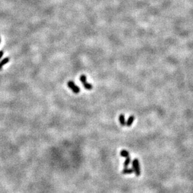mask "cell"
<instances>
[{
	"label": "cell",
	"instance_id": "1",
	"mask_svg": "<svg viewBox=\"0 0 193 193\" xmlns=\"http://www.w3.org/2000/svg\"><path fill=\"white\" fill-rule=\"evenodd\" d=\"M132 169L135 173L136 176H140L141 175V169H140V164L139 160L137 158H135L132 162Z\"/></svg>",
	"mask_w": 193,
	"mask_h": 193
},
{
	"label": "cell",
	"instance_id": "2",
	"mask_svg": "<svg viewBox=\"0 0 193 193\" xmlns=\"http://www.w3.org/2000/svg\"><path fill=\"white\" fill-rule=\"evenodd\" d=\"M86 76L85 75H81L79 77V79L81 82H82V85L87 90H91L93 89V86L91 84L88 83L87 82V79H86Z\"/></svg>",
	"mask_w": 193,
	"mask_h": 193
},
{
	"label": "cell",
	"instance_id": "3",
	"mask_svg": "<svg viewBox=\"0 0 193 193\" xmlns=\"http://www.w3.org/2000/svg\"><path fill=\"white\" fill-rule=\"evenodd\" d=\"M67 85H68V87L73 91V93H74L75 94H77V93H79L80 92V88L75 85V83H74L73 81H68Z\"/></svg>",
	"mask_w": 193,
	"mask_h": 193
},
{
	"label": "cell",
	"instance_id": "4",
	"mask_svg": "<svg viewBox=\"0 0 193 193\" xmlns=\"http://www.w3.org/2000/svg\"><path fill=\"white\" fill-rule=\"evenodd\" d=\"M119 121L121 125L122 126H126V119H125V116H124L123 114H121V115H119Z\"/></svg>",
	"mask_w": 193,
	"mask_h": 193
},
{
	"label": "cell",
	"instance_id": "5",
	"mask_svg": "<svg viewBox=\"0 0 193 193\" xmlns=\"http://www.w3.org/2000/svg\"><path fill=\"white\" fill-rule=\"evenodd\" d=\"M134 173V170L132 168H124L123 171H122V173L123 174H131Z\"/></svg>",
	"mask_w": 193,
	"mask_h": 193
},
{
	"label": "cell",
	"instance_id": "6",
	"mask_svg": "<svg viewBox=\"0 0 193 193\" xmlns=\"http://www.w3.org/2000/svg\"><path fill=\"white\" fill-rule=\"evenodd\" d=\"M135 118L134 116H129L128 120L126 121V126L128 127H130L131 125H132V123H133L134 120Z\"/></svg>",
	"mask_w": 193,
	"mask_h": 193
},
{
	"label": "cell",
	"instance_id": "7",
	"mask_svg": "<svg viewBox=\"0 0 193 193\" xmlns=\"http://www.w3.org/2000/svg\"><path fill=\"white\" fill-rule=\"evenodd\" d=\"M120 155L121 156H122V157H129V153L128 151L125 150V149H123V150H121L120 152Z\"/></svg>",
	"mask_w": 193,
	"mask_h": 193
},
{
	"label": "cell",
	"instance_id": "8",
	"mask_svg": "<svg viewBox=\"0 0 193 193\" xmlns=\"http://www.w3.org/2000/svg\"><path fill=\"white\" fill-rule=\"evenodd\" d=\"M131 157L130 156H129V157H126V160L124 161V164H123V166H124V168H128V166L129 165V164L131 163Z\"/></svg>",
	"mask_w": 193,
	"mask_h": 193
},
{
	"label": "cell",
	"instance_id": "9",
	"mask_svg": "<svg viewBox=\"0 0 193 193\" xmlns=\"http://www.w3.org/2000/svg\"><path fill=\"white\" fill-rule=\"evenodd\" d=\"M10 59L9 58H8V57L5 58V59H3V60L2 61L0 62V64H1V66H4V65H5L6 64H7L10 61Z\"/></svg>",
	"mask_w": 193,
	"mask_h": 193
},
{
	"label": "cell",
	"instance_id": "10",
	"mask_svg": "<svg viewBox=\"0 0 193 193\" xmlns=\"http://www.w3.org/2000/svg\"><path fill=\"white\" fill-rule=\"evenodd\" d=\"M3 55V51H0V59L2 58Z\"/></svg>",
	"mask_w": 193,
	"mask_h": 193
},
{
	"label": "cell",
	"instance_id": "11",
	"mask_svg": "<svg viewBox=\"0 0 193 193\" xmlns=\"http://www.w3.org/2000/svg\"><path fill=\"white\" fill-rule=\"evenodd\" d=\"M2 67H3V66H1V64H0V71L2 70Z\"/></svg>",
	"mask_w": 193,
	"mask_h": 193
},
{
	"label": "cell",
	"instance_id": "12",
	"mask_svg": "<svg viewBox=\"0 0 193 193\" xmlns=\"http://www.w3.org/2000/svg\"><path fill=\"white\" fill-rule=\"evenodd\" d=\"M0 42H1V38H0Z\"/></svg>",
	"mask_w": 193,
	"mask_h": 193
}]
</instances>
